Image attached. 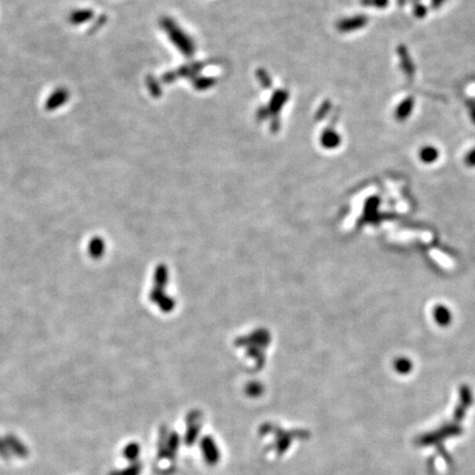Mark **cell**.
<instances>
[{
  "label": "cell",
  "instance_id": "obj_1",
  "mask_svg": "<svg viewBox=\"0 0 475 475\" xmlns=\"http://www.w3.org/2000/svg\"><path fill=\"white\" fill-rule=\"evenodd\" d=\"M3 440L4 442H6L8 450L11 454H14V456L19 457L20 459H25L29 456L28 447L25 446V444L20 440L18 437L12 435V433L7 435L3 438Z\"/></svg>",
  "mask_w": 475,
  "mask_h": 475
},
{
  "label": "cell",
  "instance_id": "obj_2",
  "mask_svg": "<svg viewBox=\"0 0 475 475\" xmlns=\"http://www.w3.org/2000/svg\"><path fill=\"white\" fill-rule=\"evenodd\" d=\"M439 156V152L438 150L436 149V147H433L431 145H427V146H423L422 149L420 150L419 152V157H420V160L422 162H425V163H432V162H435L437 158Z\"/></svg>",
  "mask_w": 475,
  "mask_h": 475
},
{
  "label": "cell",
  "instance_id": "obj_3",
  "mask_svg": "<svg viewBox=\"0 0 475 475\" xmlns=\"http://www.w3.org/2000/svg\"><path fill=\"white\" fill-rule=\"evenodd\" d=\"M412 105H413V103H412L411 98H408V99L403 101V103L400 105V107L397 108V111H396L397 119H400V120L406 119L407 117L410 115V112L412 110Z\"/></svg>",
  "mask_w": 475,
  "mask_h": 475
},
{
  "label": "cell",
  "instance_id": "obj_4",
  "mask_svg": "<svg viewBox=\"0 0 475 475\" xmlns=\"http://www.w3.org/2000/svg\"><path fill=\"white\" fill-rule=\"evenodd\" d=\"M10 457H11V453L9 452L6 442H4L3 439H0V458L8 461V460H10Z\"/></svg>",
  "mask_w": 475,
  "mask_h": 475
},
{
  "label": "cell",
  "instance_id": "obj_5",
  "mask_svg": "<svg viewBox=\"0 0 475 475\" xmlns=\"http://www.w3.org/2000/svg\"><path fill=\"white\" fill-rule=\"evenodd\" d=\"M137 454V447L136 444H130L128 446L125 450V456L127 459H135L136 456Z\"/></svg>",
  "mask_w": 475,
  "mask_h": 475
},
{
  "label": "cell",
  "instance_id": "obj_6",
  "mask_svg": "<svg viewBox=\"0 0 475 475\" xmlns=\"http://www.w3.org/2000/svg\"><path fill=\"white\" fill-rule=\"evenodd\" d=\"M466 161L470 166H474L475 165V149H473L471 152L469 153L466 157Z\"/></svg>",
  "mask_w": 475,
  "mask_h": 475
},
{
  "label": "cell",
  "instance_id": "obj_7",
  "mask_svg": "<svg viewBox=\"0 0 475 475\" xmlns=\"http://www.w3.org/2000/svg\"><path fill=\"white\" fill-rule=\"evenodd\" d=\"M376 3L379 4L380 7H384L385 4L387 3V0H376Z\"/></svg>",
  "mask_w": 475,
  "mask_h": 475
},
{
  "label": "cell",
  "instance_id": "obj_8",
  "mask_svg": "<svg viewBox=\"0 0 475 475\" xmlns=\"http://www.w3.org/2000/svg\"><path fill=\"white\" fill-rule=\"evenodd\" d=\"M443 2V0H433V6L438 7L439 4H441Z\"/></svg>",
  "mask_w": 475,
  "mask_h": 475
}]
</instances>
